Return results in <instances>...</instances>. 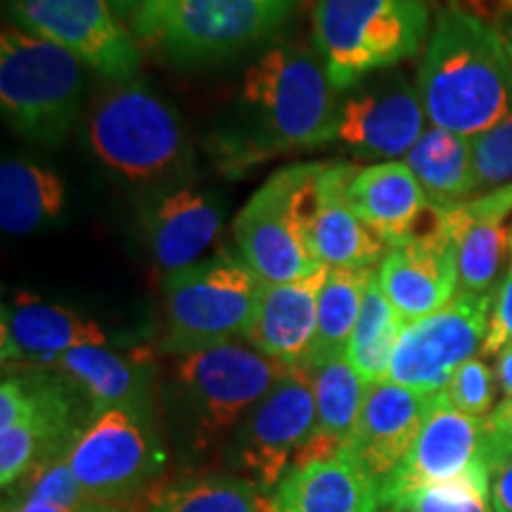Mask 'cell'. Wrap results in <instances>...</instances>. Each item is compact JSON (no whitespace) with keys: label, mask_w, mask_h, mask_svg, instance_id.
Listing matches in <instances>:
<instances>
[{"label":"cell","mask_w":512,"mask_h":512,"mask_svg":"<svg viewBox=\"0 0 512 512\" xmlns=\"http://www.w3.org/2000/svg\"><path fill=\"white\" fill-rule=\"evenodd\" d=\"M510 8H512V0H510Z\"/></svg>","instance_id":"48"},{"label":"cell","mask_w":512,"mask_h":512,"mask_svg":"<svg viewBox=\"0 0 512 512\" xmlns=\"http://www.w3.org/2000/svg\"><path fill=\"white\" fill-rule=\"evenodd\" d=\"M320 169L323 164L285 166L240 209L233 238L261 283H294L320 268L309 242L313 185Z\"/></svg>","instance_id":"7"},{"label":"cell","mask_w":512,"mask_h":512,"mask_svg":"<svg viewBox=\"0 0 512 512\" xmlns=\"http://www.w3.org/2000/svg\"><path fill=\"white\" fill-rule=\"evenodd\" d=\"M356 169L349 164H323L313 185L309 216L311 252L320 266L373 268L382 264L389 247L363 223L347 200Z\"/></svg>","instance_id":"20"},{"label":"cell","mask_w":512,"mask_h":512,"mask_svg":"<svg viewBox=\"0 0 512 512\" xmlns=\"http://www.w3.org/2000/svg\"><path fill=\"white\" fill-rule=\"evenodd\" d=\"M512 342V254L505 278L498 283L494 292V306H491L489 330H486L482 354L484 358L498 356Z\"/></svg>","instance_id":"37"},{"label":"cell","mask_w":512,"mask_h":512,"mask_svg":"<svg viewBox=\"0 0 512 512\" xmlns=\"http://www.w3.org/2000/svg\"><path fill=\"white\" fill-rule=\"evenodd\" d=\"M150 512H268V494L252 479L233 475L185 477L147 501Z\"/></svg>","instance_id":"31"},{"label":"cell","mask_w":512,"mask_h":512,"mask_svg":"<svg viewBox=\"0 0 512 512\" xmlns=\"http://www.w3.org/2000/svg\"><path fill=\"white\" fill-rule=\"evenodd\" d=\"M496 373L486 366L482 358H470L453 373L444 394L453 408L472 418H489L494 413L496 399Z\"/></svg>","instance_id":"36"},{"label":"cell","mask_w":512,"mask_h":512,"mask_svg":"<svg viewBox=\"0 0 512 512\" xmlns=\"http://www.w3.org/2000/svg\"><path fill=\"white\" fill-rule=\"evenodd\" d=\"M309 373L316 396V427L299 456L294 458L292 467L337 456L349 432L354 430L370 387L347 358H335Z\"/></svg>","instance_id":"27"},{"label":"cell","mask_w":512,"mask_h":512,"mask_svg":"<svg viewBox=\"0 0 512 512\" xmlns=\"http://www.w3.org/2000/svg\"><path fill=\"white\" fill-rule=\"evenodd\" d=\"M15 27L55 43L114 83L131 81L140 46L110 0H5Z\"/></svg>","instance_id":"10"},{"label":"cell","mask_w":512,"mask_h":512,"mask_svg":"<svg viewBox=\"0 0 512 512\" xmlns=\"http://www.w3.org/2000/svg\"><path fill=\"white\" fill-rule=\"evenodd\" d=\"M55 368L88 399L93 415L121 406H150V363L110 347H79L57 358Z\"/></svg>","instance_id":"26"},{"label":"cell","mask_w":512,"mask_h":512,"mask_svg":"<svg viewBox=\"0 0 512 512\" xmlns=\"http://www.w3.org/2000/svg\"><path fill=\"white\" fill-rule=\"evenodd\" d=\"M418 88L399 69H384L342 93L335 143L361 159L396 162L427 131Z\"/></svg>","instance_id":"15"},{"label":"cell","mask_w":512,"mask_h":512,"mask_svg":"<svg viewBox=\"0 0 512 512\" xmlns=\"http://www.w3.org/2000/svg\"><path fill=\"white\" fill-rule=\"evenodd\" d=\"M496 382L505 399H512V342L496 356Z\"/></svg>","instance_id":"42"},{"label":"cell","mask_w":512,"mask_h":512,"mask_svg":"<svg viewBox=\"0 0 512 512\" xmlns=\"http://www.w3.org/2000/svg\"><path fill=\"white\" fill-rule=\"evenodd\" d=\"M403 328L406 323L392 302L384 297L380 280L375 275L373 283L368 285L366 297H363L361 316L356 320L344 358L368 384L389 380V368H392V358Z\"/></svg>","instance_id":"32"},{"label":"cell","mask_w":512,"mask_h":512,"mask_svg":"<svg viewBox=\"0 0 512 512\" xmlns=\"http://www.w3.org/2000/svg\"><path fill=\"white\" fill-rule=\"evenodd\" d=\"M31 406L22 422L0 432V484L15 486L38 465L67 456L83 427L76 425L74 399L60 377L29 375Z\"/></svg>","instance_id":"19"},{"label":"cell","mask_w":512,"mask_h":512,"mask_svg":"<svg viewBox=\"0 0 512 512\" xmlns=\"http://www.w3.org/2000/svg\"><path fill=\"white\" fill-rule=\"evenodd\" d=\"M430 29L425 0H316L313 43L339 93L420 53Z\"/></svg>","instance_id":"3"},{"label":"cell","mask_w":512,"mask_h":512,"mask_svg":"<svg viewBox=\"0 0 512 512\" xmlns=\"http://www.w3.org/2000/svg\"><path fill=\"white\" fill-rule=\"evenodd\" d=\"M117 512H150V510H124V508H119Z\"/></svg>","instance_id":"46"},{"label":"cell","mask_w":512,"mask_h":512,"mask_svg":"<svg viewBox=\"0 0 512 512\" xmlns=\"http://www.w3.org/2000/svg\"><path fill=\"white\" fill-rule=\"evenodd\" d=\"M299 0H176L159 41L183 64L216 62L271 38Z\"/></svg>","instance_id":"12"},{"label":"cell","mask_w":512,"mask_h":512,"mask_svg":"<svg viewBox=\"0 0 512 512\" xmlns=\"http://www.w3.org/2000/svg\"><path fill=\"white\" fill-rule=\"evenodd\" d=\"M375 275L373 268H332L328 273L318 297L316 337L302 368L313 370L347 356L349 339L361 316L363 297Z\"/></svg>","instance_id":"30"},{"label":"cell","mask_w":512,"mask_h":512,"mask_svg":"<svg viewBox=\"0 0 512 512\" xmlns=\"http://www.w3.org/2000/svg\"><path fill=\"white\" fill-rule=\"evenodd\" d=\"M330 268L320 266L294 283H261L254 316L245 332L247 344L290 368H302L318 325V297Z\"/></svg>","instance_id":"22"},{"label":"cell","mask_w":512,"mask_h":512,"mask_svg":"<svg viewBox=\"0 0 512 512\" xmlns=\"http://www.w3.org/2000/svg\"><path fill=\"white\" fill-rule=\"evenodd\" d=\"M477 190H496L512 183V112L470 138Z\"/></svg>","instance_id":"35"},{"label":"cell","mask_w":512,"mask_h":512,"mask_svg":"<svg viewBox=\"0 0 512 512\" xmlns=\"http://www.w3.org/2000/svg\"><path fill=\"white\" fill-rule=\"evenodd\" d=\"M432 399L389 380L370 384L354 430L337 456L354 463L382 489L411 453Z\"/></svg>","instance_id":"17"},{"label":"cell","mask_w":512,"mask_h":512,"mask_svg":"<svg viewBox=\"0 0 512 512\" xmlns=\"http://www.w3.org/2000/svg\"><path fill=\"white\" fill-rule=\"evenodd\" d=\"M427 121L472 138L512 112V72L503 34L448 5L439 12L418 67Z\"/></svg>","instance_id":"2"},{"label":"cell","mask_w":512,"mask_h":512,"mask_svg":"<svg viewBox=\"0 0 512 512\" xmlns=\"http://www.w3.org/2000/svg\"><path fill=\"white\" fill-rule=\"evenodd\" d=\"M176 0H143L140 5V12L136 17V22L131 24V34L136 36V41L140 43H157L159 34H162V24L166 15H169L171 5Z\"/></svg>","instance_id":"39"},{"label":"cell","mask_w":512,"mask_h":512,"mask_svg":"<svg viewBox=\"0 0 512 512\" xmlns=\"http://www.w3.org/2000/svg\"><path fill=\"white\" fill-rule=\"evenodd\" d=\"M491 306L494 292H458L441 311L408 323L396 344L389 382L427 396L444 392L453 373L482 351Z\"/></svg>","instance_id":"11"},{"label":"cell","mask_w":512,"mask_h":512,"mask_svg":"<svg viewBox=\"0 0 512 512\" xmlns=\"http://www.w3.org/2000/svg\"><path fill=\"white\" fill-rule=\"evenodd\" d=\"M486 425H489V458L494 472L496 465L512 456V399L498 403L494 413L486 418Z\"/></svg>","instance_id":"38"},{"label":"cell","mask_w":512,"mask_h":512,"mask_svg":"<svg viewBox=\"0 0 512 512\" xmlns=\"http://www.w3.org/2000/svg\"><path fill=\"white\" fill-rule=\"evenodd\" d=\"M427 200L439 209L465 204L477 192L470 138L430 126L403 157Z\"/></svg>","instance_id":"28"},{"label":"cell","mask_w":512,"mask_h":512,"mask_svg":"<svg viewBox=\"0 0 512 512\" xmlns=\"http://www.w3.org/2000/svg\"><path fill=\"white\" fill-rule=\"evenodd\" d=\"M287 373L290 366L235 339L174 361V380L195 420L200 444L221 439L240 425Z\"/></svg>","instance_id":"8"},{"label":"cell","mask_w":512,"mask_h":512,"mask_svg":"<svg viewBox=\"0 0 512 512\" xmlns=\"http://www.w3.org/2000/svg\"><path fill=\"white\" fill-rule=\"evenodd\" d=\"M24 479H27V486H24L22 496H19L17 501L48 503L74 510H93L102 508V505H110L88 494L86 486L76 479L74 470L69 467L64 456L38 465L36 470H31Z\"/></svg>","instance_id":"34"},{"label":"cell","mask_w":512,"mask_h":512,"mask_svg":"<svg viewBox=\"0 0 512 512\" xmlns=\"http://www.w3.org/2000/svg\"><path fill=\"white\" fill-rule=\"evenodd\" d=\"M83 62L46 38L5 27L0 34V110L12 131L55 147L81 114Z\"/></svg>","instance_id":"5"},{"label":"cell","mask_w":512,"mask_h":512,"mask_svg":"<svg viewBox=\"0 0 512 512\" xmlns=\"http://www.w3.org/2000/svg\"><path fill=\"white\" fill-rule=\"evenodd\" d=\"M242 100L252 128L245 138L223 145L233 169L335 143L342 93L318 53L275 43L249 64Z\"/></svg>","instance_id":"1"},{"label":"cell","mask_w":512,"mask_h":512,"mask_svg":"<svg viewBox=\"0 0 512 512\" xmlns=\"http://www.w3.org/2000/svg\"><path fill=\"white\" fill-rule=\"evenodd\" d=\"M119 505H102V508L93 510H74V508H60V505L48 503H29V501H12L3 505V512H117Z\"/></svg>","instance_id":"41"},{"label":"cell","mask_w":512,"mask_h":512,"mask_svg":"<svg viewBox=\"0 0 512 512\" xmlns=\"http://www.w3.org/2000/svg\"><path fill=\"white\" fill-rule=\"evenodd\" d=\"M465 477H491L489 425L453 408L444 392L434 394L411 453L382 484V503L394 510L413 491Z\"/></svg>","instance_id":"14"},{"label":"cell","mask_w":512,"mask_h":512,"mask_svg":"<svg viewBox=\"0 0 512 512\" xmlns=\"http://www.w3.org/2000/svg\"><path fill=\"white\" fill-rule=\"evenodd\" d=\"M221 223V202L211 192L185 185L157 190L143 211L147 247L164 275L197 264L219 238Z\"/></svg>","instance_id":"21"},{"label":"cell","mask_w":512,"mask_h":512,"mask_svg":"<svg viewBox=\"0 0 512 512\" xmlns=\"http://www.w3.org/2000/svg\"><path fill=\"white\" fill-rule=\"evenodd\" d=\"M110 5L114 15H117L124 24H128V29H131V24L136 22L143 0H110Z\"/></svg>","instance_id":"43"},{"label":"cell","mask_w":512,"mask_h":512,"mask_svg":"<svg viewBox=\"0 0 512 512\" xmlns=\"http://www.w3.org/2000/svg\"><path fill=\"white\" fill-rule=\"evenodd\" d=\"M377 280L406 325L432 316L456 299L458 245L446 209H439L430 226L411 240L389 249Z\"/></svg>","instance_id":"16"},{"label":"cell","mask_w":512,"mask_h":512,"mask_svg":"<svg viewBox=\"0 0 512 512\" xmlns=\"http://www.w3.org/2000/svg\"><path fill=\"white\" fill-rule=\"evenodd\" d=\"M425 3H427V0H425ZM482 3H484V0H451L453 8H460V10H467V12L482 8Z\"/></svg>","instance_id":"44"},{"label":"cell","mask_w":512,"mask_h":512,"mask_svg":"<svg viewBox=\"0 0 512 512\" xmlns=\"http://www.w3.org/2000/svg\"><path fill=\"white\" fill-rule=\"evenodd\" d=\"M261 280L228 249L164 278L162 349L181 356L245 337Z\"/></svg>","instance_id":"6"},{"label":"cell","mask_w":512,"mask_h":512,"mask_svg":"<svg viewBox=\"0 0 512 512\" xmlns=\"http://www.w3.org/2000/svg\"><path fill=\"white\" fill-rule=\"evenodd\" d=\"M392 512H494L491 477H465L413 491Z\"/></svg>","instance_id":"33"},{"label":"cell","mask_w":512,"mask_h":512,"mask_svg":"<svg viewBox=\"0 0 512 512\" xmlns=\"http://www.w3.org/2000/svg\"><path fill=\"white\" fill-rule=\"evenodd\" d=\"M491 508L494 512H512V456L491 472Z\"/></svg>","instance_id":"40"},{"label":"cell","mask_w":512,"mask_h":512,"mask_svg":"<svg viewBox=\"0 0 512 512\" xmlns=\"http://www.w3.org/2000/svg\"><path fill=\"white\" fill-rule=\"evenodd\" d=\"M510 216L512 183L446 209L458 245L460 292H496L505 254H510V228L505 226Z\"/></svg>","instance_id":"24"},{"label":"cell","mask_w":512,"mask_h":512,"mask_svg":"<svg viewBox=\"0 0 512 512\" xmlns=\"http://www.w3.org/2000/svg\"><path fill=\"white\" fill-rule=\"evenodd\" d=\"M64 458L88 494L110 505L147 489L166 463L150 406H121L93 415Z\"/></svg>","instance_id":"9"},{"label":"cell","mask_w":512,"mask_h":512,"mask_svg":"<svg viewBox=\"0 0 512 512\" xmlns=\"http://www.w3.org/2000/svg\"><path fill=\"white\" fill-rule=\"evenodd\" d=\"M86 138L100 164L133 185H164L190 164L176 112L136 79L95 102Z\"/></svg>","instance_id":"4"},{"label":"cell","mask_w":512,"mask_h":512,"mask_svg":"<svg viewBox=\"0 0 512 512\" xmlns=\"http://www.w3.org/2000/svg\"><path fill=\"white\" fill-rule=\"evenodd\" d=\"M347 200L389 249L430 226L439 211L427 200L406 162H380L356 169Z\"/></svg>","instance_id":"23"},{"label":"cell","mask_w":512,"mask_h":512,"mask_svg":"<svg viewBox=\"0 0 512 512\" xmlns=\"http://www.w3.org/2000/svg\"><path fill=\"white\" fill-rule=\"evenodd\" d=\"M79 347H110V335L95 320L36 294H17L3 304L0 351L5 366L50 368Z\"/></svg>","instance_id":"18"},{"label":"cell","mask_w":512,"mask_h":512,"mask_svg":"<svg viewBox=\"0 0 512 512\" xmlns=\"http://www.w3.org/2000/svg\"><path fill=\"white\" fill-rule=\"evenodd\" d=\"M67 207V188L55 171L27 159L0 166V226L8 235H29L57 221Z\"/></svg>","instance_id":"29"},{"label":"cell","mask_w":512,"mask_h":512,"mask_svg":"<svg viewBox=\"0 0 512 512\" xmlns=\"http://www.w3.org/2000/svg\"><path fill=\"white\" fill-rule=\"evenodd\" d=\"M316 427L311 373L290 368L249 415L235 437L233 460L264 494L278 486Z\"/></svg>","instance_id":"13"},{"label":"cell","mask_w":512,"mask_h":512,"mask_svg":"<svg viewBox=\"0 0 512 512\" xmlns=\"http://www.w3.org/2000/svg\"><path fill=\"white\" fill-rule=\"evenodd\" d=\"M510 254H512V228H510Z\"/></svg>","instance_id":"47"},{"label":"cell","mask_w":512,"mask_h":512,"mask_svg":"<svg viewBox=\"0 0 512 512\" xmlns=\"http://www.w3.org/2000/svg\"><path fill=\"white\" fill-rule=\"evenodd\" d=\"M382 489L344 458L290 467L268 494V512H380Z\"/></svg>","instance_id":"25"},{"label":"cell","mask_w":512,"mask_h":512,"mask_svg":"<svg viewBox=\"0 0 512 512\" xmlns=\"http://www.w3.org/2000/svg\"><path fill=\"white\" fill-rule=\"evenodd\" d=\"M503 41H505V53H508V62H510V72H512V27L503 31Z\"/></svg>","instance_id":"45"}]
</instances>
